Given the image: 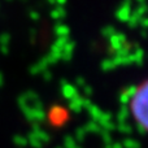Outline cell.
<instances>
[{
	"mask_svg": "<svg viewBox=\"0 0 148 148\" xmlns=\"http://www.w3.org/2000/svg\"><path fill=\"white\" fill-rule=\"evenodd\" d=\"M147 82L143 81L133 90L127 100L129 113L133 121L143 131L147 129Z\"/></svg>",
	"mask_w": 148,
	"mask_h": 148,
	"instance_id": "1",
	"label": "cell"
}]
</instances>
